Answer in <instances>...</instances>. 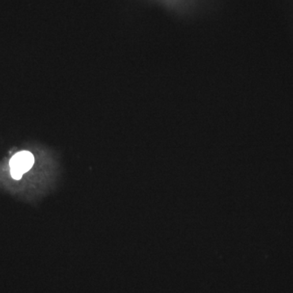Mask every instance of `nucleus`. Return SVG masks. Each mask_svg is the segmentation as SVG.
<instances>
[{
  "instance_id": "nucleus-1",
  "label": "nucleus",
  "mask_w": 293,
  "mask_h": 293,
  "mask_svg": "<svg viewBox=\"0 0 293 293\" xmlns=\"http://www.w3.org/2000/svg\"><path fill=\"white\" fill-rule=\"evenodd\" d=\"M35 157L31 152L22 151L15 154L10 161L11 174L14 179L21 178L24 173L28 172L32 168Z\"/></svg>"
}]
</instances>
